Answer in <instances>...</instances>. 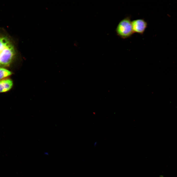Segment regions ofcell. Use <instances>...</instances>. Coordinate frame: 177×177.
<instances>
[{"label": "cell", "instance_id": "cell-4", "mask_svg": "<svg viewBox=\"0 0 177 177\" xmlns=\"http://www.w3.org/2000/svg\"><path fill=\"white\" fill-rule=\"evenodd\" d=\"M13 85V81L10 79H3L0 80V92L9 91L11 89Z\"/></svg>", "mask_w": 177, "mask_h": 177}, {"label": "cell", "instance_id": "cell-5", "mask_svg": "<svg viewBox=\"0 0 177 177\" xmlns=\"http://www.w3.org/2000/svg\"><path fill=\"white\" fill-rule=\"evenodd\" d=\"M12 74L10 71L5 68L0 67V80L7 77Z\"/></svg>", "mask_w": 177, "mask_h": 177}, {"label": "cell", "instance_id": "cell-1", "mask_svg": "<svg viewBox=\"0 0 177 177\" xmlns=\"http://www.w3.org/2000/svg\"><path fill=\"white\" fill-rule=\"evenodd\" d=\"M15 53L14 46L10 40L6 36H0V66L10 65Z\"/></svg>", "mask_w": 177, "mask_h": 177}, {"label": "cell", "instance_id": "cell-3", "mask_svg": "<svg viewBox=\"0 0 177 177\" xmlns=\"http://www.w3.org/2000/svg\"><path fill=\"white\" fill-rule=\"evenodd\" d=\"M133 30L134 33L142 34L147 27V22L143 19H138L132 21Z\"/></svg>", "mask_w": 177, "mask_h": 177}, {"label": "cell", "instance_id": "cell-2", "mask_svg": "<svg viewBox=\"0 0 177 177\" xmlns=\"http://www.w3.org/2000/svg\"><path fill=\"white\" fill-rule=\"evenodd\" d=\"M116 32L118 35L123 39L130 37L134 33L130 17L127 16L121 20L118 23Z\"/></svg>", "mask_w": 177, "mask_h": 177}]
</instances>
